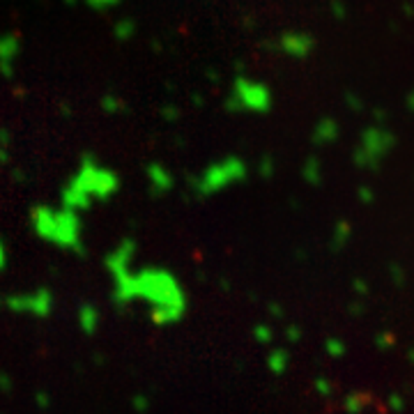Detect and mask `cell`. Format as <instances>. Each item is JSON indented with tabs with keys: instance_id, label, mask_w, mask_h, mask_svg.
<instances>
[{
	"instance_id": "e0dca14e",
	"label": "cell",
	"mask_w": 414,
	"mask_h": 414,
	"mask_svg": "<svg viewBox=\"0 0 414 414\" xmlns=\"http://www.w3.org/2000/svg\"><path fill=\"white\" fill-rule=\"evenodd\" d=\"M67 5H74V3H79V0H65Z\"/></svg>"
},
{
	"instance_id": "8992f818",
	"label": "cell",
	"mask_w": 414,
	"mask_h": 414,
	"mask_svg": "<svg viewBox=\"0 0 414 414\" xmlns=\"http://www.w3.org/2000/svg\"><path fill=\"white\" fill-rule=\"evenodd\" d=\"M5 306L14 313H26L33 318H46L56 306L54 293L49 288H33L26 293H14L5 299Z\"/></svg>"
},
{
	"instance_id": "5bb4252c",
	"label": "cell",
	"mask_w": 414,
	"mask_h": 414,
	"mask_svg": "<svg viewBox=\"0 0 414 414\" xmlns=\"http://www.w3.org/2000/svg\"><path fill=\"white\" fill-rule=\"evenodd\" d=\"M81 3L97 14H108V12H113V9L120 7L122 0H81Z\"/></svg>"
},
{
	"instance_id": "7c38bea8",
	"label": "cell",
	"mask_w": 414,
	"mask_h": 414,
	"mask_svg": "<svg viewBox=\"0 0 414 414\" xmlns=\"http://www.w3.org/2000/svg\"><path fill=\"white\" fill-rule=\"evenodd\" d=\"M99 308L95 304H81L79 308V325L86 334H95L97 327H99Z\"/></svg>"
},
{
	"instance_id": "5b68a950",
	"label": "cell",
	"mask_w": 414,
	"mask_h": 414,
	"mask_svg": "<svg viewBox=\"0 0 414 414\" xmlns=\"http://www.w3.org/2000/svg\"><path fill=\"white\" fill-rule=\"evenodd\" d=\"M228 106L233 111L242 113H265L272 106V92L261 81L240 76L235 79L231 88V97H228Z\"/></svg>"
},
{
	"instance_id": "3957f363",
	"label": "cell",
	"mask_w": 414,
	"mask_h": 414,
	"mask_svg": "<svg viewBox=\"0 0 414 414\" xmlns=\"http://www.w3.org/2000/svg\"><path fill=\"white\" fill-rule=\"evenodd\" d=\"M30 231L41 242L62 251H83V219L81 214L69 210L62 203H41L30 210Z\"/></svg>"
},
{
	"instance_id": "ac0fdd59",
	"label": "cell",
	"mask_w": 414,
	"mask_h": 414,
	"mask_svg": "<svg viewBox=\"0 0 414 414\" xmlns=\"http://www.w3.org/2000/svg\"><path fill=\"white\" fill-rule=\"evenodd\" d=\"M3 306H5V299H3V297H0V308H3Z\"/></svg>"
},
{
	"instance_id": "9c48e42d",
	"label": "cell",
	"mask_w": 414,
	"mask_h": 414,
	"mask_svg": "<svg viewBox=\"0 0 414 414\" xmlns=\"http://www.w3.org/2000/svg\"><path fill=\"white\" fill-rule=\"evenodd\" d=\"M145 184H148V191L154 198H161V196H168L175 189V175L166 163L150 161L145 166Z\"/></svg>"
},
{
	"instance_id": "52a82bcc",
	"label": "cell",
	"mask_w": 414,
	"mask_h": 414,
	"mask_svg": "<svg viewBox=\"0 0 414 414\" xmlns=\"http://www.w3.org/2000/svg\"><path fill=\"white\" fill-rule=\"evenodd\" d=\"M136 256H138L136 242H133L131 237H124V240H120L106 253V258H104V267H106V272L111 274V278L122 276V274H127V272H131L133 267H136Z\"/></svg>"
},
{
	"instance_id": "7a4b0ae2",
	"label": "cell",
	"mask_w": 414,
	"mask_h": 414,
	"mask_svg": "<svg viewBox=\"0 0 414 414\" xmlns=\"http://www.w3.org/2000/svg\"><path fill=\"white\" fill-rule=\"evenodd\" d=\"M120 173L95 154H83L60 189V203L79 214L108 203L120 193Z\"/></svg>"
},
{
	"instance_id": "2e32d148",
	"label": "cell",
	"mask_w": 414,
	"mask_h": 414,
	"mask_svg": "<svg viewBox=\"0 0 414 414\" xmlns=\"http://www.w3.org/2000/svg\"><path fill=\"white\" fill-rule=\"evenodd\" d=\"M5 265H7V246L3 237H0V272L5 269Z\"/></svg>"
},
{
	"instance_id": "30bf717a",
	"label": "cell",
	"mask_w": 414,
	"mask_h": 414,
	"mask_svg": "<svg viewBox=\"0 0 414 414\" xmlns=\"http://www.w3.org/2000/svg\"><path fill=\"white\" fill-rule=\"evenodd\" d=\"M111 33H113V39L120 41V44H129V41L136 37L138 26L131 16H120L116 24H113Z\"/></svg>"
},
{
	"instance_id": "277c9868",
	"label": "cell",
	"mask_w": 414,
	"mask_h": 414,
	"mask_svg": "<svg viewBox=\"0 0 414 414\" xmlns=\"http://www.w3.org/2000/svg\"><path fill=\"white\" fill-rule=\"evenodd\" d=\"M246 178V163L240 157H221L212 163H207L205 168L193 178V191L207 198V196L221 193L228 186L242 182Z\"/></svg>"
},
{
	"instance_id": "6da1fadb",
	"label": "cell",
	"mask_w": 414,
	"mask_h": 414,
	"mask_svg": "<svg viewBox=\"0 0 414 414\" xmlns=\"http://www.w3.org/2000/svg\"><path fill=\"white\" fill-rule=\"evenodd\" d=\"M113 302L118 306L145 302L154 325L178 323L186 308V297L178 276L166 267H133L131 272L116 276Z\"/></svg>"
},
{
	"instance_id": "4fadbf2b",
	"label": "cell",
	"mask_w": 414,
	"mask_h": 414,
	"mask_svg": "<svg viewBox=\"0 0 414 414\" xmlns=\"http://www.w3.org/2000/svg\"><path fill=\"white\" fill-rule=\"evenodd\" d=\"M99 106L106 116H122V113L127 111V101H124L120 95H116V92H106V95L101 97Z\"/></svg>"
},
{
	"instance_id": "8fae6325",
	"label": "cell",
	"mask_w": 414,
	"mask_h": 414,
	"mask_svg": "<svg viewBox=\"0 0 414 414\" xmlns=\"http://www.w3.org/2000/svg\"><path fill=\"white\" fill-rule=\"evenodd\" d=\"M281 49L290 56H304L310 51V39L299 33H288L281 37Z\"/></svg>"
},
{
	"instance_id": "9a60e30c",
	"label": "cell",
	"mask_w": 414,
	"mask_h": 414,
	"mask_svg": "<svg viewBox=\"0 0 414 414\" xmlns=\"http://www.w3.org/2000/svg\"><path fill=\"white\" fill-rule=\"evenodd\" d=\"M9 154H12V136L7 129H3L0 131V163H7Z\"/></svg>"
},
{
	"instance_id": "ba28073f",
	"label": "cell",
	"mask_w": 414,
	"mask_h": 414,
	"mask_svg": "<svg viewBox=\"0 0 414 414\" xmlns=\"http://www.w3.org/2000/svg\"><path fill=\"white\" fill-rule=\"evenodd\" d=\"M21 54H24V41L14 30L0 33V76L12 79L16 74Z\"/></svg>"
}]
</instances>
